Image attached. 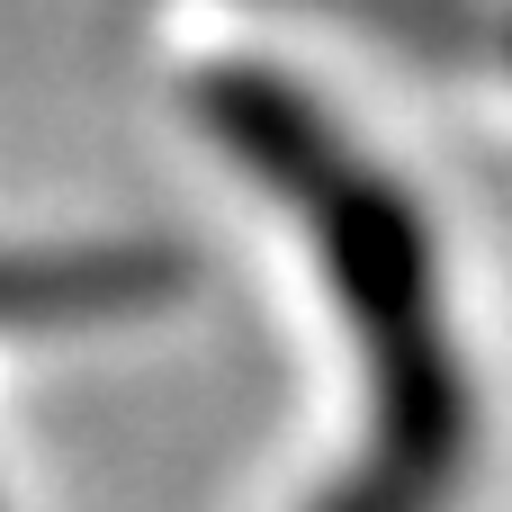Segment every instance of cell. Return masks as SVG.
Segmentation results:
<instances>
[{
  "mask_svg": "<svg viewBox=\"0 0 512 512\" xmlns=\"http://www.w3.org/2000/svg\"><path fill=\"white\" fill-rule=\"evenodd\" d=\"M189 108L279 207L306 216L324 270L342 288V315H351V342L369 369V450L333 486V504L450 495L468 477L477 405H468V369L441 333V261H432L423 207L333 126L324 99H306L270 63H207L189 81Z\"/></svg>",
  "mask_w": 512,
  "mask_h": 512,
  "instance_id": "1",
  "label": "cell"
},
{
  "mask_svg": "<svg viewBox=\"0 0 512 512\" xmlns=\"http://www.w3.org/2000/svg\"><path fill=\"white\" fill-rule=\"evenodd\" d=\"M180 288L162 243H72V252H0V324H99L144 315Z\"/></svg>",
  "mask_w": 512,
  "mask_h": 512,
  "instance_id": "2",
  "label": "cell"
}]
</instances>
